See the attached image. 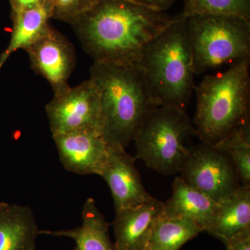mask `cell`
I'll list each match as a JSON object with an SVG mask.
<instances>
[{"mask_svg": "<svg viewBox=\"0 0 250 250\" xmlns=\"http://www.w3.org/2000/svg\"><path fill=\"white\" fill-rule=\"evenodd\" d=\"M39 231L29 207L0 202V250H36Z\"/></svg>", "mask_w": 250, "mask_h": 250, "instance_id": "5bb4252c", "label": "cell"}, {"mask_svg": "<svg viewBox=\"0 0 250 250\" xmlns=\"http://www.w3.org/2000/svg\"><path fill=\"white\" fill-rule=\"evenodd\" d=\"M139 67L156 104L187 112L195 87L187 15H176L146 49Z\"/></svg>", "mask_w": 250, "mask_h": 250, "instance_id": "7a4b0ae2", "label": "cell"}, {"mask_svg": "<svg viewBox=\"0 0 250 250\" xmlns=\"http://www.w3.org/2000/svg\"><path fill=\"white\" fill-rule=\"evenodd\" d=\"M215 147L226 153L236 167L242 186L250 187V123L237 128Z\"/></svg>", "mask_w": 250, "mask_h": 250, "instance_id": "d6986e66", "label": "cell"}, {"mask_svg": "<svg viewBox=\"0 0 250 250\" xmlns=\"http://www.w3.org/2000/svg\"><path fill=\"white\" fill-rule=\"evenodd\" d=\"M179 172L186 184L218 204L242 186L229 156L215 146L203 143L191 147Z\"/></svg>", "mask_w": 250, "mask_h": 250, "instance_id": "ba28073f", "label": "cell"}, {"mask_svg": "<svg viewBox=\"0 0 250 250\" xmlns=\"http://www.w3.org/2000/svg\"><path fill=\"white\" fill-rule=\"evenodd\" d=\"M52 135L94 130L103 135L101 93L91 79L54 93L45 105Z\"/></svg>", "mask_w": 250, "mask_h": 250, "instance_id": "52a82bcc", "label": "cell"}, {"mask_svg": "<svg viewBox=\"0 0 250 250\" xmlns=\"http://www.w3.org/2000/svg\"><path fill=\"white\" fill-rule=\"evenodd\" d=\"M200 233L188 220L167 216L163 212L153 226L146 250H179Z\"/></svg>", "mask_w": 250, "mask_h": 250, "instance_id": "ac0fdd59", "label": "cell"}, {"mask_svg": "<svg viewBox=\"0 0 250 250\" xmlns=\"http://www.w3.org/2000/svg\"><path fill=\"white\" fill-rule=\"evenodd\" d=\"M218 205L209 197L177 177L172 184V196L164 203V213L167 216L188 220L201 232H207Z\"/></svg>", "mask_w": 250, "mask_h": 250, "instance_id": "4fadbf2b", "label": "cell"}, {"mask_svg": "<svg viewBox=\"0 0 250 250\" xmlns=\"http://www.w3.org/2000/svg\"><path fill=\"white\" fill-rule=\"evenodd\" d=\"M225 245L227 250H250V231L238 235Z\"/></svg>", "mask_w": 250, "mask_h": 250, "instance_id": "603a6c76", "label": "cell"}, {"mask_svg": "<svg viewBox=\"0 0 250 250\" xmlns=\"http://www.w3.org/2000/svg\"><path fill=\"white\" fill-rule=\"evenodd\" d=\"M164 208V202L152 197L141 205L116 212L113 225L117 250H146L153 226Z\"/></svg>", "mask_w": 250, "mask_h": 250, "instance_id": "7c38bea8", "label": "cell"}, {"mask_svg": "<svg viewBox=\"0 0 250 250\" xmlns=\"http://www.w3.org/2000/svg\"><path fill=\"white\" fill-rule=\"evenodd\" d=\"M52 0L11 16L12 30L9 45L0 54V70L8 59L20 49L26 50L44 34L52 19Z\"/></svg>", "mask_w": 250, "mask_h": 250, "instance_id": "e0dca14e", "label": "cell"}, {"mask_svg": "<svg viewBox=\"0 0 250 250\" xmlns=\"http://www.w3.org/2000/svg\"><path fill=\"white\" fill-rule=\"evenodd\" d=\"M131 1L146 5L152 9L166 11V10L170 9L177 0H131Z\"/></svg>", "mask_w": 250, "mask_h": 250, "instance_id": "cb8c5ba5", "label": "cell"}, {"mask_svg": "<svg viewBox=\"0 0 250 250\" xmlns=\"http://www.w3.org/2000/svg\"><path fill=\"white\" fill-rule=\"evenodd\" d=\"M108 149L107 161L100 176L110 188L116 212L150 200L152 196L143 186L134 157L119 146H108Z\"/></svg>", "mask_w": 250, "mask_h": 250, "instance_id": "8fae6325", "label": "cell"}, {"mask_svg": "<svg viewBox=\"0 0 250 250\" xmlns=\"http://www.w3.org/2000/svg\"><path fill=\"white\" fill-rule=\"evenodd\" d=\"M98 0H52V19L71 24Z\"/></svg>", "mask_w": 250, "mask_h": 250, "instance_id": "44dd1931", "label": "cell"}, {"mask_svg": "<svg viewBox=\"0 0 250 250\" xmlns=\"http://www.w3.org/2000/svg\"><path fill=\"white\" fill-rule=\"evenodd\" d=\"M197 136L187 112L157 106L146 117L134 141L135 159H141L149 168L168 175L180 172L191 147L188 139Z\"/></svg>", "mask_w": 250, "mask_h": 250, "instance_id": "5b68a950", "label": "cell"}, {"mask_svg": "<svg viewBox=\"0 0 250 250\" xmlns=\"http://www.w3.org/2000/svg\"><path fill=\"white\" fill-rule=\"evenodd\" d=\"M250 57L204 77L197 86L193 125L202 143L215 146L250 122Z\"/></svg>", "mask_w": 250, "mask_h": 250, "instance_id": "277c9868", "label": "cell"}, {"mask_svg": "<svg viewBox=\"0 0 250 250\" xmlns=\"http://www.w3.org/2000/svg\"><path fill=\"white\" fill-rule=\"evenodd\" d=\"M175 16L131 0H98L70 25L94 62L139 67Z\"/></svg>", "mask_w": 250, "mask_h": 250, "instance_id": "6da1fadb", "label": "cell"}, {"mask_svg": "<svg viewBox=\"0 0 250 250\" xmlns=\"http://www.w3.org/2000/svg\"><path fill=\"white\" fill-rule=\"evenodd\" d=\"M11 8V16L43 4L47 0H7Z\"/></svg>", "mask_w": 250, "mask_h": 250, "instance_id": "7402d4cb", "label": "cell"}, {"mask_svg": "<svg viewBox=\"0 0 250 250\" xmlns=\"http://www.w3.org/2000/svg\"><path fill=\"white\" fill-rule=\"evenodd\" d=\"M52 138L65 170L83 175H101L108 155V145L101 133L77 130Z\"/></svg>", "mask_w": 250, "mask_h": 250, "instance_id": "30bf717a", "label": "cell"}, {"mask_svg": "<svg viewBox=\"0 0 250 250\" xmlns=\"http://www.w3.org/2000/svg\"><path fill=\"white\" fill-rule=\"evenodd\" d=\"M250 231V187L241 186L218 203L207 232L226 244L238 235Z\"/></svg>", "mask_w": 250, "mask_h": 250, "instance_id": "2e32d148", "label": "cell"}, {"mask_svg": "<svg viewBox=\"0 0 250 250\" xmlns=\"http://www.w3.org/2000/svg\"><path fill=\"white\" fill-rule=\"evenodd\" d=\"M184 4L187 15H225L250 21V0H184Z\"/></svg>", "mask_w": 250, "mask_h": 250, "instance_id": "ffe728a7", "label": "cell"}, {"mask_svg": "<svg viewBox=\"0 0 250 250\" xmlns=\"http://www.w3.org/2000/svg\"><path fill=\"white\" fill-rule=\"evenodd\" d=\"M31 68L47 80L54 93L69 86L77 63L76 51L66 36L49 24L44 34L26 49Z\"/></svg>", "mask_w": 250, "mask_h": 250, "instance_id": "9c48e42d", "label": "cell"}, {"mask_svg": "<svg viewBox=\"0 0 250 250\" xmlns=\"http://www.w3.org/2000/svg\"><path fill=\"white\" fill-rule=\"evenodd\" d=\"M81 226L68 230H40L39 234L68 237L76 243L75 250H117L109 236V224L99 210L94 199H87L82 213Z\"/></svg>", "mask_w": 250, "mask_h": 250, "instance_id": "9a60e30c", "label": "cell"}, {"mask_svg": "<svg viewBox=\"0 0 250 250\" xmlns=\"http://www.w3.org/2000/svg\"><path fill=\"white\" fill-rule=\"evenodd\" d=\"M186 15L195 75L250 57V21L225 15Z\"/></svg>", "mask_w": 250, "mask_h": 250, "instance_id": "8992f818", "label": "cell"}, {"mask_svg": "<svg viewBox=\"0 0 250 250\" xmlns=\"http://www.w3.org/2000/svg\"><path fill=\"white\" fill-rule=\"evenodd\" d=\"M90 78L101 93L103 136L108 146L126 149L153 108V100L139 67L94 62Z\"/></svg>", "mask_w": 250, "mask_h": 250, "instance_id": "3957f363", "label": "cell"}]
</instances>
